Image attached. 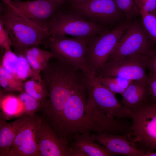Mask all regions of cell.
<instances>
[{
    "instance_id": "1",
    "label": "cell",
    "mask_w": 156,
    "mask_h": 156,
    "mask_svg": "<svg viewBox=\"0 0 156 156\" xmlns=\"http://www.w3.org/2000/svg\"><path fill=\"white\" fill-rule=\"evenodd\" d=\"M87 94L84 80L76 87L63 109L53 127L61 137L73 139L76 135L84 132L125 135L130 125L122 119H111L96 110L86 107Z\"/></svg>"
},
{
    "instance_id": "2",
    "label": "cell",
    "mask_w": 156,
    "mask_h": 156,
    "mask_svg": "<svg viewBox=\"0 0 156 156\" xmlns=\"http://www.w3.org/2000/svg\"><path fill=\"white\" fill-rule=\"evenodd\" d=\"M40 75L49 94L46 112L51 116L59 117L75 88L82 81L83 72L54 57Z\"/></svg>"
},
{
    "instance_id": "3",
    "label": "cell",
    "mask_w": 156,
    "mask_h": 156,
    "mask_svg": "<svg viewBox=\"0 0 156 156\" xmlns=\"http://www.w3.org/2000/svg\"><path fill=\"white\" fill-rule=\"evenodd\" d=\"M0 20L9 35L12 47L18 55L27 48L43 44L49 36L48 30L38 27L15 8L0 4Z\"/></svg>"
},
{
    "instance_id": "4",
    "label": "cell",
    "mask_w": 156,
    "mask_h": 156,
    "mask_svg": "<svg viewBox=\"0 0 156 156\" xmlns=\"http://www.w3.org/2000/svg\"><path fill=\"white\" fill-rule=\"evenodd\" d=\"M131 127L126 135L144 153L156 150V102L149 99L131 111Z\"/></svg>"
},
{
    "instance_id": "5",
    "label": "cell",
    "mask_w": 156,
    "mask_h": 156,
    "mask_svg": "<svg viewBox=\"0 0 156 156\" xmlns=\"http://www.w3.org/2000/svg\"><path fill=\"white\" fill-rule=\"evenodd\" d=\"M86 89L87 108L96 110L112 119L130 118L131 112L117 99L115 95L104 86L94 74L83 71Z\"/></svg>"
},
{
    "instance_id": "6",
    "label": "cell",
    "mask_w": 156,
    "mask_h": 156,
    "mask_svg": "<svg viewBox=\"0 0 156 156\" xmlns=\"http://www.w3.org/2000/svg\"><path fill=\"white\" fill-rule=\"evenodd\" d=\"M47 29L49 35H69L83 39L87 43L104 31L100 25L86 20L74 12L59 9L49 22Z\"/></svg>"
},
{
    "instance_id": "7",
    "label": "cell",
    "mask_w": 156,
    "mask_h": 156,
    "mask_svg": "<svg viewBox=\"0 0 156 156\" xmlns=\"http://www.w3.org/2000/svg\"><path fill=\"white\" fill-rule=\"evenodd\" d=\"M130 24L124 23L111 31H103L87 43L86 65L94 74L106 62Z\"/></svg>"
},
{
    "instance_id": "8",
    "label": "cell",
    "mask_w": 156,
    "mask_h": 156,
    "mask_svg": "<svg viewBox=\"0 0 156 156\" xmlns=\"http://www.w3.org/2000/svg\"><path fill=\"white\" fill-rule=\"evenodd\" d=\"M43 45L59 60L83 71L88 70L85 57L87 42L85 40L65 35H51Z\"/></svg>"
},
{
    "instance_id": "9",
    "label": "cell",
    "mask_w": 156,
    "mask_h": 156,
    "mask_svg": "<svg viewBox=\"0 0 156 156\" xmlns=\"http://www.w3.org/2000/svg\"><path fill=\"white\" fill-rule=\"evenodd\" d=\"M143 55L134 54L105 63L95 73L96 76H108L132 81L147 80L148 75Z\"/></svg>"
},
{
    "instance_id": "10",
    "label": "cell",
    "mask_w": 156,
    "mask_h": 156,
    "mask_svg": "<svg viewBox=\"0 0 156 156\" xmlns=\"http://www.w3.org/2000/svg\"><path fill=\"white\" fill-rule=\"evenodd\" d=\"M11 2L14 8L26 18L40 27L47 30L49 22L62 5L51 0H11Z\"/></svg>"
},
{
    "instance_id": "11",
    "label": "cell",
    "mask_w": 156,
    "mask_h": 156,
    "mask_svg": "<svg viewBox=\"0 0 156 156\" xmlns=\"http://www.w3.org/2000/svg\"><path fill=\"white\" fill-rule=\"evenodd\" d=\"M151 50L143 29L138 24L130 25L106 62L134 54L145 55Z\"/></svg>"
},
{
    "instance_id": "12",
    "label": "cell",
    "mask_w": 156,
    "mask_h": 156,
    "mask_svg": "<svg viewBox=\"0 0 156 156\" xmlns=\"http://www.w3.org/2000/svg\"><path fill=\"white\" fill-rule=\"evenodd\" d=\"M36 136L39 156H70L68 141L60 136L47 121L38 116Z\"/></svg>"
},
{
    "instance_id": "13",
    "label": "cell",
    "mask_w": 156,
    "mask_h": 156,
    "mask_svg": "<svg viewBox=\"0 0 156 156\" xmlns=\"http://www.w3.org/2000/svg\"><path fill=\"white\" fill-rule=\"evenodd\" d=\"M72 8L79 16L97 23L115 21L120 17L121 12L115 0H91Z\"/></svg>"
},
{
    "instance_id": "14",
    "label": "cell",
    "mask_w": 156,
    "mask_h": 156,
    "mask_svg": "<svg viewBox=\"0 0 156 156\" xmlns=\"http://www.w3.org/2000/svg\"><path fill=\"white\" fill-rule=\"evenodd\" d=\"M38 117L35 114L30 116L16 136L8 156H39L36 136Z\"/></svg>"
},
{
    "instance_id": "15",
    "label": "cell",
    "mask_w": 156,
    "mask_h": 156,
    "mask_svg": "<svg viewBox=\"0 0 156 156\" xmlns=\"http://www.w3.org/2000/svg\"><path fill=\"white\" fill-rule=\"evenodd\" d=\"M91 136L105 148L112 156H144V153L129 140L125 135L101 133L92 134Z\"/></svg>"
},
{
    "instance_id": "16",
    "label": "cell",
    "mask_w": 156,
    "mask_h": 156,
    "mask_svg": "<svg viewBox=\"0 0 156 156\" xmlns=\"http://www.w3.org/2000/svg\"><path fill=\"white\" fill-rule=\"evenodd\" d=\"M69 146L70 156H112L103 146L95 141L88 132L75 135Z\"/></svg>"
},
{
    "instance_id": "17",
    "label": "cell",
    "mask_w": 156,
    "mask_h": 156,
    "mask_svg": "<svg viewBox=\"0 0 156 156\" xmlns=\"http://www.w3.org/2000/svg\"><path fill=\"white\" fill-rule=\"evenodd\" d=\"M30 116L25 114L16 120L7 123L6 119L0 114V156H8L9 151L21 129Z\"/></svg>"
},
{
    "instance_id": "18",
    "label": "cell",
    "mask_w": 156,
    "mask_h": 156,
    "mask_svg": "<svg viewBox=\"0 0 156 156\" xmlns=\"http://www.w3.org/2000/svg\"><path fill=\"white\" fill-rule=\"evenodd\" d=\"M121 95V103L131 112L150 99L146 80L133 81Z\"/></svg>"
},
{
    "instance_id": "19",
    "label": "cell",
    "mask_w": 156,
    "mask_h": 156,
    "mask_svg": "<svg viewBox=\"0 0 156 156\" xmlns=\"http://www.w3.org/2000/svg\"><path fill=\"white\" fill-rule=\"evenodd\" d=\"M22 55L26 59L35 74H40L50 59L55 55L49 51L33 46L26 49Z\"/></svg>"
},
{
    "instance_id": "20",
    "label": "cell",
    "mask_w": 156,
    "mask_h": 156,
    "mask_svg": "<svg viewBox=\"0 0 156 156\" xmlns=\"http://www.w3.org/2000/svg\"><path fill=\"white\" fill-rule=\"evenodd\" d=\"M24 91L34 98L41 105V107L46 104L49 94L48 90L40 74H36L24 82Z\"/></svg>"
},
{
    "instance_id": "21",
    "label": "cell",
    "mask_w": 156,
    "mask_h": 156,
    "mask_svg": "<svg viewBox=\"0 0 156 156\" xmlns=\"http://www.w3.org/2000/svg\"><path fill=\"white\" fill-rule=\"evenodd\" d=\"M1 113L7 120L26 114L24 105L18 96L8 94L1 96Z\"/></svg>"
},
{
    "instance_id": "22",
    "label": "cell",
    "mask_w": 156,
    "mask_h": 156,
    "mask_svg": "<svg viewBox=\"0 0 156 156\" xmlns=\"http://www.w3.org/2000/svg\"><path fill=\"white\" fill-rule=\"evenodd\" d=\"M23 81L17 79L7 71L0 65V85L8 92L24 91Z\"/></svg>"
},
{
    "instance_id": "23",
    "label": "cell",
    "mask_w": 156,
    "mask_h": 156,
    "mask_svg": "<svg viewBox=\"0 0 156 156\" xmlns=\"http://www.w3.org/2000/svg\"><path fill=\"white\" fill-rule=\"evenodd\" d=\"M4 50L1 65L14 76L18 63L19 56L12 51L11 46L6 47Z\"/></svg>"
},
{
    "instance_id": "24",
    "label": "cell",
    "mask_w": 156,
    "mask_h": 156,
    "mask_svg": "<svg viewBox=\"0 0 156 156\" xmlns=\"http://www.w3.org/2000/svg\"><path fill=\"white\" fill-rule=\"evenodd\" d=\"M18 55V63L14 76L23 81L30 79L36 74L25 57L22 55Z\"/></svg>"
},
{
    "instance_id": "25",
    "label": "cell",
    "mask_w": 156,
    "mask_h": 156,
    "mask_svg": "<svg viewBox=\"0 0 156 156\" xmlns=\"http://www.w3.org/2000/svg\"><path fill=\"white\" fill-rule=\"evenodd\" d=\"M118 9L123 12L128 19L140 14L135 0H115Z\"/></svg>"
},
{
    "instance_id": "26",
    "label": "cell",
    "mask_w": 156,
    "mask_h": 156,
    "mask_svg": "<svg viewBox=\"0 0 156 156\" xmlns=\"http://www.w3.org/2000/svg\"><path fill=\"white\" fill-rule=\"evenodd\" d=\"M22 102L26 114L31 116L41 107L40 103L24 91L21 92L18 96Z\"/></svg>"
},
{
    "instance_id": "27",
    "label": "cell",
    "mask_w": 156,
    "mask_h": 156,
    "mask_svg": "<svg viewBox=\"0 0 156 156\" xmlns=\"http://www.w3.org/2000/svg\"><path fill=\"white\" fill-rule=\"evenodd\" d=\"M143 25L152 39L156 43V17L150 13L140 12Z\"/></svg>"
},
{
    "instance_id": "28",
    "label": "cell",
    "mask_w": 156,
    "mask_h": 156,
    "mask_svg": "<svg viewBox=\"0 0 156 156\" xmlns=\"http://www.w3.org/2000/svg\"><path fill=\"white\" fill-rule=\"evenodd\" d=\"M96 77L104 86L115 95L116 94L122 95L126 90L118 84L116 77L108 76Z\"/></svg>"
},
{
    "instance_id": "29",
    "label": "cell",
    "mask_w": 156,
    "mask_h": 156,
    "mask_svg": "<svg viewBox=\"0 0 156 156\" xmlns=\"http://www.w3.org/2000/svg\"><path fill=\"white\" fill-rule=\"evenodd\" d=\"M143 57L146 68L149 72L156 74V50H151Z\"/></svg>"
},
{
    "instance_id": "30",
    "label": "cell",
    "mask_w": 156,
    "mask_h": 156,
    "mask_svg": "<svg viewBox=\"0 0 156 156\" xmlns=\"http://www.w3.org/2000/svg\"><path fill=\"white\" fill-rule=\"evenodd\" d=\"M140 12L150 13L156 9V0H135Z\"/></svg>"
},
{
    "instance_id": "31",
    "label": "cell",
    "mask_w": 156,
    "mask_h": 156,
    "mask_svg": "<svg viewBox=\"0 0 156 156\" xmlns=\"http://www.w3.org/2000/svg\"><path fill=\"white\" fill-rule=\"evenodd\" d=\"M150 99L156 102V74L149 72L147 79Z\"/></svg>"
},
{
    "instance_id": "32",
    "label": "cell",
    "mask_w": 156,
    "mask_h": 156,
    "mask_svg": "<svg viewBox=\"0 0 156 156\" xmlns=\"http://www.w3.org/2000/svg\"><path fill=\"white\" fill-rule=\"evenodd\" d=\"M8 46L12 47V42L9 35L2 21L0 20V46L4 49Z\"/></svg>"
},
{
    "instance_id": "33",
    "label": "cell",
    "mask_w": 156,
    "mask_h": 156,
    "mask_svg": "<svg viewBox=\"0 0 156 156\" xmlns=\"http://www.w3.org/2000/svg\"><path fill=\"white\" fill-rule=\"evenodd\" d=\"M91 0H66L71 3L72 7L79 6L88 2Z\"/></svg>"
},
{
    "instance_id": "34",
    "label": "cell",
    "mask_w": 156,
    "mask_h": 156,
    "mask_svg": "<svg viewBox=\"0 0 156 156\" xmlns=\"http://www.w3.org/2000/svg\"><path fill=\"white\" fill-rule=\"evenodd\" d=\"M3 3L6 4L8 5L11 7H14L13 5L11 0H1Z\"/></svg>"
},
{
    "instance_id": "35",
    "label": "cell",
    "mask_w": 156,
    "mask_h": 156,
    "mask_svg": "<svg viewBox=\"0 0 156 156\" xmlns=\"http://www.w3.org/2000/svg\"><path fill=\"white\" fill-rule=\"evenodd\" d=\"M144 156H156V152L153 151L145 153Z\"/></svg>"
},
{
    "instance_id": "36",
    "label": "cell",
    "mask_w": 156,
    "mask_h": 156,
    "mask_svg": "<svg viewBox=\"0 0 156 156\" xmlns=\"http://www.w3.org/2000/svg\"><path fill=\"white\" fill-rule=\"evenodd\" d=\"M53 1H56L58 3H60L61 5L63 4H64L66 1V0H51Z\"/></svg>"
},
{
    "instance_id": "37",
    "label": "cell",
    "mask_w": 156,
    "mask_h": 156,
    "mask_svg": "<svg viewBox=\"0 0 156 156\" xmlns=\"http://www.w3.org/2000/svg\"><path fill=\"white\" fill-rule=\"evenodd\" d=\"M153 15H154L156 17V14H155V15L153 14Z\"/></svg>"
}]
</instances>
